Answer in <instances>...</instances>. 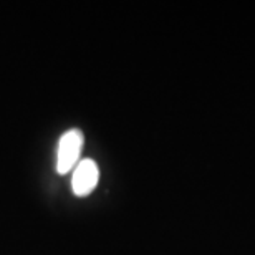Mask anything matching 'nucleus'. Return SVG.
<instances>
[{"label":"nucleus","instance_id":"f257e3e1","mask_svg":"<svg viewBox=\"0 0 255 255\" xmlns=\"http://www.w3.org/2000/svg\"><path fill=\"white\" fill-rule=\"evenodd\" d=\"M81 147H83V132L78 128H71L60 137L58 154H57V171L58 174H66L78 164Z\"/></svg>","mask_w":255,"mask_h":255},{"label":"nucleus","instance_id":"f03ea898","mask_svg":"<svg viewBox=\"0 0 255 255\" xmlns=\"http://www.w3.org/2000/svg\"><path fill=\"white\" fill-rule=\"evenodd\" d=\"M100 179L98 166L93 159H83L75 166L73 179H71V187L73 194L78 197H85L91 194Z\"/></svg>","mask_w":255,"mask_h":255}]
</instances>
